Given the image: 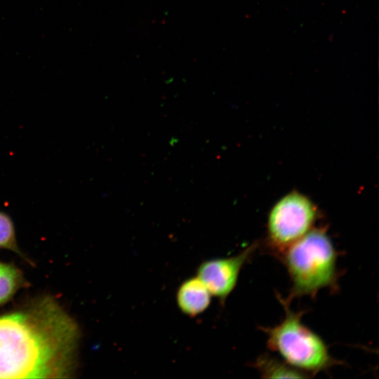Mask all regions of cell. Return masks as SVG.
Returning a JSON list of instances; mask_svg holds the SVG:
<instances>
[{
    "instance_id": "9",
    "label": "cell",
    "mask_w": 379,
    "mask_h": 379,
    "mask_svg": "<svg viewBox=\"0 0 379 379\" xmlns=\"http://www.w3.org/2000/svg\"><path fill=\"white\" fill-rule=\"evenodd\" d=\"M14 227L11 218L0 212V246L14 248Z\"/></svg>"
},
{
    "instance_id": "1",
    "label": "cell",
    "mask_w": 379,
    "mask_h": 379,
    "mask_svg": "<svg viewBox=\"0 0 379 379\" xmlns=\"http://www.w3.org/2000/svg\"><path fill=\"white\" fill-rule=\"evenodd\" d=\"M75 323L53 300L0 317V378H58L69 373Z\"/></svg>"
},
{
    "instance_id": "6",
    "label": "cell",
    "mask_w": 379,
    "mask_h": 379,
    "mask_svg": "<svg viewBox=\"0 0 379 379\" xmlns=\"http://www.w3.org/2000/svg\"><path fill=\"white\" fill-rule=\"evenodd\" d=\"M211 294L197 276L183 281L176 293V302L182 314L195 317L203 313L209 307Z\"/></svg>"
},
{
    "instance_id": "7",
    "label": "cell",
    "mask_w": 379,
    "mask_h": 379,
    "mask_svg": "<svg viewBox=\"0 0 379 379\" xmlns=\"http://www.w3.org/2000/svg\"><path fill=\"white\" fill-rule=\"evenodd\" d=\"M253 367L259 371L262 378H310L307 373L295 368L284 361H280L267 354L259 357L253 363Z\"/></svg>"
},
{
    "instance_id": "4",
    "label": "cell",
    "mask_w": 379,
    "mask_h": 379,
    "mask_svg": "<svg viewBox=\"0 0 379 379\" xmlns=\"http://www.w3.org/2000/svg\"><path fill=\"white\" fill-rule=\"evenodd\" d=\"M316 216L315 206L305 195L293 192L284 196L268 216L267 243L270 251L279 257L311 230Z\"/></svg>"
},
{
    "instance_id": "5",
    "label": "cell",
    "mask_w": 379,
    "mask_h": 379,
    "mask_svg": "<svg viewBox=\"0 0 379 379\" xmlns=\"http://www.w3.org/2000/svg\"><path fill=\"white\" fill-rule=\"evenodd\" d=\"M258 246L257 243L253 244L231 257L204 260L198 267L197 276L211 295L223 302L234 289L241 269L252 257Z\"/></svg>"
},
{
    "instance_id": "2",
    "label": "cell",
    "mask_w": 379,
    "mask_h": 379,
    "mask_svg": "<svg viewBox=\"0 0 379 379\" xmlns=\"http://www.w3.org/2000/svg\"><path fill=\"white\" fill-rule=\"evenodd\" d=\"M291 280V288L286 299L290 304L295 298L314 297L326 288H334L338 278V253L323 229L310 230L288 246L279 256Z\"/></svg>"
},
{
    "instance_id": "3",
    "label": "cell",
    "mask_w": 379,
    "mask_h": 379,
    "mask_svg": "<svg viewBox=\"0 0 379 379\" xmlns=\"http://www.w3.org/2000/svg\"><path fill=\"white\" fill-rule=\"evenodd\" d=\"M279 301L286 311L284 319L273 327H262L267 335V347L310 377L338 363L321 337L302 323L303 312H293L289 304Z\"/></svg>"
},
{
    "instance_id": "8",
    "label": "cell",
    "mask_w": 379,
    "mask_h": 379,
    "mask_svg": "<svg viewBox=\"0 0 379 379\" xmlns=\"http://www.w3.org/2000/svg\"><path fill=\"white\" fill-rule=\"evenodd\" d=\"M19 274L13 267L0 264V304L7 300L19 284Z\"/></svg>"
}]
</instances>
